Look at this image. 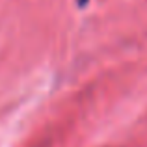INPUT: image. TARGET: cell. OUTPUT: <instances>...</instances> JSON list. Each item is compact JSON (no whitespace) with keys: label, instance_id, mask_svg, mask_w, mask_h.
I'll return each instance as SVG.
<instances>
[{"label":"cell","instance_id":"6da1fadb","mask_svg":"<svg viewBox=\"0 0 147 147\" xmlns=\"http://www.w3.org/2000/svg\"><path fill=\"white\" fill-rule=\"evenodd\" d=\"M80 4H86V0H80Z\"/></svg>","mask_w":147,"mask_h":147}]
</instances>
